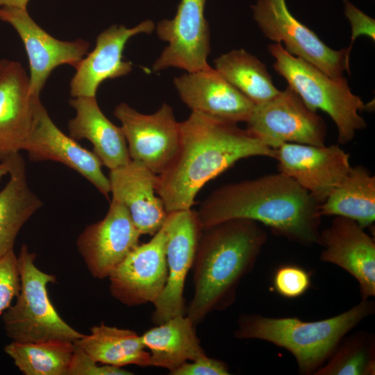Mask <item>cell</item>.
<instances>
[{"mask_svg":"<svg viewBox=\"0 0 375 375\" xmlns=\"http://www.w3.org/2000/svg\"><path fill=\"white\" fill-rule=\"evenodd\" d=\"M275 156L276 149L247 128L192 111L180 123L178 151L167 168L157 175L156 192L167 212L190 209L202 187L238 160Z\"/></svg>","mask_w":375,"mask_h":375,"instance_id":"obj_1","label":"cell"},{"mask_svg":"<svg viewBox=\"0 0 375 375\" xmlns=\"http://www.w3.org/2000/svg\"><path fill=\"white\" fill-rule=\"evenodd\" d=\"M319 206L306 189L278 172L218 188L197 213L201 229L247 219L263 224L290 241L310 245L319 242Z\"/></svg>","mask_w":375,"mask_h":375,"instance_id":"obj_2","label":"cell"},{"mask_svg":"<svg viewBox=\"0 0 375 375\" xmlns=\"http://www.w3.org/2000/svg\"><path fill=\"white\" fill-rule=\"evenodd\" d=\"M267 240L258 222L247 219L201 230L192 265L194 297L188 308L195 324L234 301L241 279L253 268Z\"/></svg>","mask_w":375,"mask_h":375,"instance_id":"obj_3","label":"cell"},{"mask_svg":"<svg viewBox=\"0 0 375 375\" xmlns=\"http://www.w3.org/2000/svg\"><path fill=\"white\" fill-rule=\"evenodd\" d=\"M374 311V301L369 299L340 315L315 322L244 314L239 318L234 335L238 339L261 340L284 348L294 357L301 374H314L344 335Z\"/></svg>","mask_w":375,"mask_h":375,"instance_id":"obj_4","label":"cell"},{"mask_svg":"<svg viewBox=\"0 0 375 375\" xmlns=\"http://www.w3.org/2000/svg\"><path fill=\"white\" fill-rule=\"evenodd\" d=\"M274 58V69L288 83L311 110H321L335 123L338 142L347 144L367 124L360 112L367 109L362 99L352 92L347 78H333L312 65L289 53L280 43L267 47Z\"/></svg>","mask_w":375,"mask_h":375,"instance_id":"obj_5","label":"cell"},{"mask_svg":"<svg viewBox=\"0 0 375 375\" xmlns=\"http://www.w3.org/2000/svg\"><path fill=\"white\" fill-rule=\"evenodd\" d=\"M36 255L23 244L17 256L20 290L14 305L3 315L6 335L17 342L59 340L75 342L84 334L67 324L49 297L47 285L56 276L41 271L35 264Z\"/></svg>","mask_w":375,"mask_h":375,"instance_id":"obj_6","label":"cell"},{"mask_svg":"<svg viewBox=\"0 0 375 375\" xmlns=\"http://www.w3.org/2000/svg\"><path fill=\"white\" fill-rule=\"evenodd\" d=\"M253 17L263 35L282 42L289 53L308 62L333 78L349 73L352 46L340 50L328 47L311 29L290 12L286 0H257Z\"/></svg>","mask_w":375,"mask_h":375,"instance_id":"obj_7","label":"cell"},{"mask_svg":"<svg viewBox=\"0 0 375 375\" xmlns=\"http://www.w3.org/2000/svg\"><path fill=\"white\" fill-rule=\"evenodd\" d=\"M247 129L267 147L285 143L325 145L326 126L289 86L269 101L255 105Z\"/></svg>","mask_w":375,"mask_h":375,"instance_id":"obj_8","label":"cell"},{"mask_svg":"<svg viewBox=\"0 0 375 375\" xmlns=\"http://www.w3.org/2000/svg\"><path fill=\"white\" fill-rule=\"evenodd\" d=\"M120 121L132 160L141 162L156 175L174 159L180 142V123L167 103L153 114L140 113L125 103L114 110Z\"/></svg>","mask_w":375,"mask_h":375,"instance_id":"obj_9","label":"cell"},{"mask_svg":"<svg viewBox=\"0 0 375 375\" xmlns=\"http://www.w3.org/2000/svg\"><path fill=\"white\" fill-rule=\"evenodd\" d=\"M206 0H181L172 19L156 26L158 38L168 44L152 65L160 72L176 67L193 72L208 68L210 33L204 10Z\"/></svg>","mask_w":375,"mask_h":375,"instance_id":"obj_10","label":"cell"},{"mask_svg":"<svg viewBox=\"0 0 375 375\" xmlns=\"http://www.w3.org/2000/svg\"><path fill=\"white\" fill-rule=\"evenodd\" d=\"M163 226L168 276L162 292L153 303L152 319L157 324L184 315L185 280L193 265L202 230L197 211L191 208L167 212Z\"/></svg>","mask_w":375,"mask_h":375,"instance_id":"obj_11","label":"cell"},{"mask_svg":"<svg viewBox=\"0 0 375 375\" xmlns=\"http://www.w3.org/2000/svg\"><path fill=\"white\" fill-rule=\"evenodd\" d=\"M21 63L0 60V161L25 150L42 104Z\"/></svg>","mask_w":375,"mask_h":375,"instance_id":"obj_12","label":"cell"},{"mask_svg":"<svg viewBox=\"0 0 375 375\" xmlns=\"http://www.w3.org/2000/svg\"><path fill=\"white\" fill-rule=\"evenodd\" d=\"M164 226L147 243L138 244L109 276L110 291L123 304L153 303L168 276Z\"/></svg>","mask_w":375,"mask_h":375,"instance_id":"obj_13","label":"cell"},{"mask_svg":"<svg viewBox=\"0 0 375 375\" xmlns=\"http://www.w3.org/2000/svg\"><path fill=\"white\" fill-rule=\"evenodd\" d=\"M140 235L127 208L111 200L105 217L87 226L76 245L91 275L103 279L140 244Z\"/></svg>","mask_w":375,"mask_h":375,"instance_id":"obj_14","label":"cell"},{"mask_svg":"<svg viewBox=\"0 0 375 375\" xmlns=\"http://www.w3.org/2000/svg\"><path fill=\"white\" fill-rule=\"evenodd\" d=\"M278 172L294 179L322 203L351 168L349 154L338 145L285 143L276 149Z\"/></svg>","mask_w":375,"mask_h":375,"instance_id":"obj_15","label":"cell"},{"mask_svg":"<svg viewBox=\"0 0 375 375\" xmlns=\"http://www.w3.org/2000/svg\"><path fill=\"white\" fill-rule=\"evenodd\" d=\"M0 20L9 23L18 33L26 51L30 68V88L40 96L51 72L58 66H74L87 53L89 42L56 39L40 28L26 9L0 7Z\"/></svg>","mask_w":375,"mask_h":375,"instance_id":"obj_16","label":"cell"},{"mask_svg":"<svg viewBox=\"0 0 375 375\" xmlns=\"http://www.w3.org/2000/svg\"><path fill=\"white\" fill-rule=\"evenodd\" d=\"M320 259L350 274L359 284L361 300L375 296V242L357 222L335 216L320 231Z\"/></svg>","mask_w":375,"mask_h":375,"instance_id":"obj_17","label":"cell"},{"mask_svg":"<svg viewBox=\"0 0 375 375\" xmlns=\"http://www.w3.org/2000/svg\"><path fill=\"white\" fill-rule=\"evenodd\" d=\"M153 22L147 19L133 28L112 25L97 38L94 50L75 66L70 82L73 97H95L100 84L106 79L125 76L132 70V62L123 60V51L128 40L140 33H151Z\"/></svg>","mask_w":375,"mask_h":375,"instance_id":"obj_18","label":"cell"},{"mask_svg":"<svg viewBox=\"0 0 375 375\" xmlns=\"http://www.w3.org/2000/svg\"><path fill=\"white\" fill-rule=\"evenodd\" d=\"M174 83L181 100L192 111L215 118L247 122L255 106L210 66L176 77Z\"/></svg>","mask_w":375,"mask_h":375,"instance_id":"obj_19","label":"cell"},{"mask_svg":"<svg viewBox=\"0 0 375 375\" xmlns=\"http://www.w3.org/2000/svg\"><path fill=\"white\" fill-rule=\"evenodd\" d=\"M24 151L31 161L51 160L66 165L108 197L110 181L101 169L103 165L99 158L93 151L83 148L74 139L63 133L43 106Z\"/></svg>","mask_w":375,"mask_h":375,"instance_id":"obj_20","label":"cell"},{"mask_svg":"<svg viewBox=\"0 0 375 375\" xmlns=\"http://www.w3.org/2000/svg\"><path fill=\"white\" fill-rule=\"evenodd\" d=\"M112 200L124 205L141 235H153L163 226L167 212L156 194L157 175L138 161L110 169Z\"/></svg>","mask_w":375,"mask_h":375,"instance_id":"obj_21","label":"cell"},{"mask_svg":"<svg viewBox=\"0 0 375 375\" xmlns=\"http://www.w3.org/2000/svg\"><path fill=\"white\" fill-rule=\"evenodd\" d=\"M69 104L76 116L69 121V136L89 140L93 152L110 170L128 163L130 158L122 127L113 124L101 110L95 97H78Z\"/></svg>","mask_w":375,"mask_h":375,"instance_id":"obj_22","label":"cell"},{"mask_svg":"<svg viewBox=\"0 0 375 375\" xmlns=\"http://www.w3.org/2000/svg\"><path fill=\"white\" fill-rule=\"evenodd\" d=\"M195 324L178 315L147 331L141 339L150 353V366L166 368L169 374L188 360L206 356L197 337Z\"/></svg>","mask_w":375,"mask_h":375,"instance_id":"obj_23","label":"cell"},{"mask_svg":"<svg viewBox=\"0 0 375 375\" xmlns=\"http://www.w3.org/2000/svg\"><path fill=\"white\" fill-rule=\"evenodd\" d=\"M9 158L10 178L0 191V258L13 250L25 223L43 205L28 186L24 159L19 153Z\"/></svg>","mask_w":375,"mask_h":375,"instance_id":"obj_24","label":"cell"},{"mask_svg":"<svg viewBox=\"0 0 375 375\" xmlns=\"http://www.w3.org/2000/svg\"><path fill=\"white\" fill-rule=\"evenodd\" d=\"M322 216H339L369 227L375 219V177L363 166L351 167L319 206Z\"/></svg>","mask_w":375,"mask_h":375,"instance_id":"obj_25","label":"cell"},{"mask_svg":"<svg viewBox=\"0 0 375 375\" xmlns=\"http://www.w3.org/2000/svg\"><path fill=\"white\" fill-rule=\"evenodd\" d=\"M94 360L122 367L128 365L150 366V353L135 332L104 323L92 326L88 335L76 341Z\"/></svg>","mask_w":375,"mask_h":375,"instance_id":"obj_26","label":"cell"},{"mask_svg":"<svg viewBox=\"0 0 375 375\" xmlns=\"http://www.w3.org/2000/svg\"><path fill=\"white\" fill-rule=\"evenodd\" d=\"M214 63L215 69L255 105L269 101L280 92L266 65L243 49L222 54Z\"/></svg>","mask_w":375,"mask_h":375,"instance_id":"obj_27","label":"cell"},{"mask_svg":"<svg viewBox=\"0 0 375 375\" xmlns=\"http://www.w3.org/2000/svg\"><path fill=\"white\" fill-rule=\"evenodd\" d=\"M74 342L52 340L38 342L12 341L4 347L25 375H67Z\"/></svg>","mask_w":375,"mask_h":375,"instance_id":"obj_28","label":"cell"},{"mask_svg":"<svg viewBox=\"0 0 375 375\" xmlns=\"http://www.w3.org/2000/svg\"><path fill=\"white\" fill-rule=\"evenodd\" d=\"M374 334L358 331L342 339L328 361L314 375H374Z\"/></svg>","mask_w":375,"mask_h":375,"instance_id":"obj_29","label":"cell"},{"mask_svg":"<svg viewBox=\"0 0 375 375\" xmlns=\"http://www.w3.org/2000/svg\"><path fill=\"white\" fill-rule=\"evenodd\" d=\"M311 284L310 274L296 265H284L276 269L273 278L275 290L286 298H297L303 294Z\"/></svg>","mask_w":375,"mask_h":375,"instance_id":"obj_30","label":"cell"},{"mask_svg":"<svg viewBox=\"0 0 375 375\" xmlns=\"http://www.w3.org/2000/svg\"><path fill=\"white\" fill-rule=\"evenodd\" d=\"M20 290L17 256L11 251L0 258V315Z\"/></svg>","mask_w":375,"mask_h":375,"instance_id":"obj_31","label":"cell"},{"mask_svg":"<svg viewBox=\"0 0 375 375\" xmlns=\"http://www.w3.org/2000/svg\"><path fill=\"white\" fill-rule=\"evenodd\" d=\"M67 375H130L133 373L110 365L99 366L75 342Z\"/></svg>","mask_w":375,"mask_h":375,"instance_id":"obj_32","label":"cell"},{"mask_svg":"<svg viewBox=\"0 0 375 375\" xmlns=\"http://www.w3.org/2000/svg\"><path fill=\"white\" fill-rule=\"evenodd\" d=\"M344 16L349 20L351 28V45L360 36L369 38L375 41V20L369 17L349 0H342Z\"/></svg>","mask_w":375,"mask_h":375,"instance_id":"obj_33","label":"cell"},{"mask_svg":"<svg viewBox=\"0 0 375 375\" xmlns=\"http://www.w3.org/2000/svg\"><path fill=\"white\" fill-rule=\"evenodd\" d=\"M226 364L222 360L203 356L192 361L185 362L170 373L172 375H227Z\"/></svg>","mask_w":375,"mask_h":375,"instance_id":"obj_34","label":"cell"},{"mask_svg":"<svg viewBox=\"0 0 375 375\" xmlns=\"http://www.w3.org/2000/svg\"><path fill=\"white\" fill-rule=\"evenodd\" d=\"M29 0H0V7H14L26 9Z\"/></svg>","mask_w":375,"mask_h":375,"instance_id":"obj_35","label":"cell"},{"mask_svg":"<svg viewBox=\"0 0 375 375\" xmlns=\"http://www.w3.org/2000/svg\"><path fill=\"white\" fill-rule=\"evenodd\" d=\"M10 162L9 158L0 161V182L1 179L10 172Z\"/></svg>","mask_w":375,"mask_h":375,"instance_id":"obj_36","label":"cell"}]
</instances>
